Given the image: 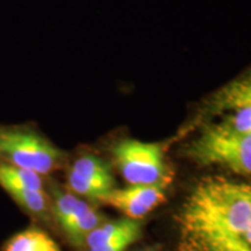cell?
<instances>
[{
    "instance_id": "obj_1",
    "label": "cell",
    "mask_w": 251,
    "mask_h": 251,
    "mask_svg": "<svg viewBox=\"0 0 251 251\" xmlns=\"http://www.w3.org/2000/svg\"><path fill=\"white\" fill-rule=\"evenodd\" d=\"M178 251H251V185L207 177L177 215Z\"/></svg>"
},
{
    "instance_id": "obj_2",
    "label": "cell",
    "mask_w": 251,
    "mask_h": 251,
    "mask_svg": "<svg viewBox=\"0 0 251 251\" xmlns=\"http://www.w3.org/2000/svg\"><path fill=\"white\" fill-rule=\"evenodd\" d=\"M0 158L18 168L47 176L61 166L64 153L28 125L0 126Z\"/></svg>"
},
{
    "instance_id": "obj_3",
    "label": "cell",
    "mask_w": 251,
    "mask_h": 251,
    "mask_svg": "<svg viewBox=\"0 0 251 251\" xmlns=\"http://www.w3.org/2000/svg\"><path fill=\"white\" fill-rule=\"evenodd\" d=\"M187 153L201 165H221L238 175H251V136L224 124L207 126L188 146Z\"/></svg>"
},
{
    "instance_id": "obj_4",
    "label": "cell",
    "mask_w": 251,
    "mask_h": 251,
    "mask_svg": "<svg viewBox=\"0 0 251 251\" xmlns=\"http://www.w3.org/2000/svg\"><path fill=\"white\" fill-rule=\"evenodd\" d=\"M115 164L129 185H166L170 181L162 147L137 140H122L113 148Z\"/></svg>"
},
{
    "instance_id": "obj_5",
    "label": "cell",
    "mask_w": 251,
    "mask_h": 251,
    "mask_svg": "<svg viewBox=\"0 0 251 251\" xmlns=\"http://www.w3.org/2000/svg\"><path fill=\"white\" fill-rule=\"evenodd\" d=\"M165 186L163 184L129 185L118 190L113 188L102 202L117 208L128 219L140 220L164 202Z\"/></svg>"
},
{
    "instance_id": "obj_6",
    "label": "cell",
    "mask_w": 251,
    "mask_h": 251,
    "mask_svg": "<svg viewBox=\"0 0 251 251\" xmlns=\"http://www.w3.org/2000/svg\"><path fill=\"white\" fill-rule=\"evenodd\" d=\"M69 175L80 184L98 190L103 199L114 186V179L108 165L102 159L93 155H83L72 163ZM103 201V200H102Z\"/></svg>"
},
{
    "instance_id": "obj_7",
    "label": "cell",
    "mask_w": 251,
    "mask_h": 251,
    "mask_svg": "<svg viewBox=\"0 0 251 251\" xmlns=\"http://www.w3.org/2000/svg\"><path fill=\"white\" fill-rule=\"evenodd\" d=\"M246 106H251V74L228 84L212 100V108L216 112L235 111Z\"/></svg>"
},
{
    "instance_id": "obj_8",
    "label": "cell",
    "mask_w": 251,
    "mask_h": 251,
    "mask_svg": "<svg viewBox=\"0 0 251 251\" xmlns=\"http://www.w3.org/2000/svg\"><path fill=\"white\" fill-rule=\"evenodd\" d=\"M103 224L102 216L89 202L86 203L76 215L63 226V230L65 231L69 240L74 244H83L91 231Z\"/></svg>"
},
{
    "instance_id": "obj_9",
    "label": "cell",
    "mask_w": 251,
    "mask_h": 251,
    "mask_svg": "<svg viewBox=\"0 0 251 251\" xmlns=\"http://www.w3.org/2000/svg\"><path fill=\"white\" fill-rule=\"evenodd\" d=\"M0 186L5 191L11 188H23L45 192L42 176L2 161H0Z\"/></svg>"
},
{
    "instance_id": "obj_10",
    "label": "cell",
    "mask_w": 251,
    "mask_h": 251,
    "mask_svg": "<svg viewBox=\"0 0 251 251\" xmlns=\"http://www.w3.org/2000/svg\"><path fill=\"white\" fill-rule=\"evenodd\" d=\"M5 251H59V248L45 231L28 228L9 240Z\"/></svg>"
},
{
    "instance_id": "obj_11",
    "label": "cell",
    "mask_w": 251,
    "mask_h": 251,
    "mask_svg": "<svg viewBox=\"0 0 251 251\" xmlns=\"http://www.w3.org/2000/svg\"><path fill=\"white\" fill-rule=\"evenodd\" d=\"M6 192L30 215L35 216L36 219H48L51 212V205L46 191L41 192V191L23 190V188H11Z\"/></svg>"
},
{
    "instance_id": "obj_12",
    "label": "cell",
    "mask_w": 251,
    "mask_h": 251,
    "mask_svg": "<svg viewBox=\"0 0 251 251\" xmlns=\"http://www.w3.org/2000/svg\"><path fill=\"white\" fill-rule=\"evenodd\" d=\"M85 200L75 196L74 193L64 192L59 188L52 190L51 212L54 213L56 220L63 227L69 220H71L78 212L86 205Z\"/></svg>"
},
{
    "instance_id": "obj_13",
    "label": "cell",
    "mask_w": 251,
    "mask_h": 251,
    "mask_svg": "<svg viewBox=\"0 0 251 251\" xmlns=\"http://www.w3.org/2000/svg\"><path fill=\"white\" fill-rule=\"evenodd\" d=\"M130 219L125 218L120 220H115L112 222H105L101 224L99 227H97L93 231H91L89 236L86 237L85 243L87 249H94V248H98L103 246L105 243H107L108 241H111L113 237L117 236L118 234H120L124 229L127 227L129 224Z\"/></svg>"
},
{
    "instance_id": "obj_14",
    "label": "cell",
    "mask_w": 251,
    "mask_h": 251,
    "mask_svg": "<svg viewBox=\"0 0 251 251\" xmlns=\"http://www.w3.org/2000/svg\"><path fill=\"white\" fill-rule=\"evenodd\" d=\"M141 234V225L139 220L130 219L129 224L120 234L113 237L111 241L101 247L94 248L89 251H125L130 244H133Z\"/></svg>"
},
{
    "instance_id": "obj_15",
    "label": "cell",
    "mask_w": 251,
    "mask_h": 251,
    "mask_svg": "<svg viewBox=\"0 0 251 251\" xmlns=\"http://www.w3.org/2000/svg\"><path fill=\"white\" fill-rule=\"evenodd\" d=\"M222 124L237 133L251 136V106L235 109Z\"/></svg>"
}]
</instances>
